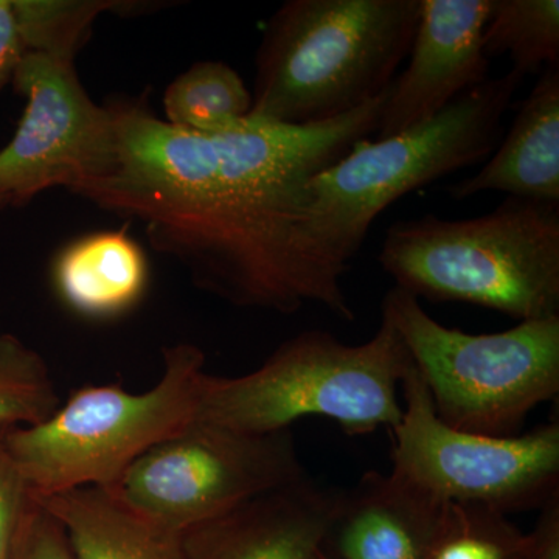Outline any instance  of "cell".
<instances>
[{"label": "cell", "instance_id": "obj_1", "mask_svg": "<svg viewBox=\"0 0 559 559\" xmlns=\"http://www.w3.org/2000/svg\"><path fill=\"white\" fill-rule=\"evenodd\" d=\"M388 92L329 123L248 117L218 134L173 127L146 98H119L108 105L112 162L80 197L142 221L157 252L231 307L289 316L312 304L353 322L342 286L349 267L311 237L307 189L377 132Z\"/></svg>", "mask_w": 559, "mask_h": 559}, {"label": "cell", "instance_id": "obj_2", "mask_svg": "<svg viewBox=\"0 0 559 559\" xmlns=\"http://www.w3.org/2000/svg\"><path fill=\"white\" fill-rule=\"evenodd\" d=\"M418 20L419 0H288L264 25L250 119L310 127L377 100Z\"/></svg>", "mask_w": 559, "mask_h": 559}, {"label": "cell", "instance_id": "obj_3", "mask_svg": "<svg viewBox=\"0 0 559 559\" xmlns=\"http://www.w3.org/2000/svg\"><path fill=\"white\" fill-rule=\"evenodd\" d=\"M395 288L520 322L559 318V204L507 198L487 215H429L389 227L380 253Z\"/></svg>", "mask_w": 559, "mask_h": 559}, {"label": "cell", "instance_id": "obj_4", "mask_svg": "<svg viewBox=\"0 0 559 559\" xmlns=\"http://www.w3.org/2000/svg\"><path fill=\"white\" fill-rule=\"evenodd\" d=\"M412 369L409 352L385 316L374 336L359 345L344 344L329 331H301L250 373L205 371L194 421L271 433L318 417L349 437L393 430L403 417L401 382Z\"/></svg>", "mask_w": 559, "mask_h": 559}, {"label": "cell", "instance_id": "obj_5", "mask_svg": "<svg viewBox=\"0 0 559 559\" xmlns=\"http://www.w3.org/2000/svg\"><path fill=\"white\" fill-rule=\"evenodd\" d=\"M522 80L513 69L489 79L417 127L359 140L316 175L307 189L308 229L323 252L352 267L371 224L393 202L491 156Z\"/></svg>", "mask_w": 559, "mask_h": 559}, {"label": "cell", "instance_id": "obj_6", "mask_svg": "<svg viewBox=\"0 0 559 559\" xmlns=\"http://www.w3.org/2000/svg\"><path fill=\"white\" fill-rule=\"evenodd\" d=\"M162 360L160 380L146 392L86 385L46 421L9 430L11 454L33 496L112 488L143 452L197 419L204 352L182 342L164 348Z\"/></svg>", "mask_w": 559, "mask_h": 559}, {"label": "cell", "instance_id": "obj_7", "mask_svg": "<svg viewBox=\"0 0 559 559\" xmlns=\"http://www.w3.org/2000/svg\"><path fill=\"white\" fill-rule=\"evenodd\" d=\"M409 352L433 411L451 428L491 437L522 433L525 419L559 393V318L469 334L441 325L393 286L381 305Z\"/></svg>", "mask_w": 559, "mask_h": 559}, {"label": "cell", "instance_id": "obj_8", "mask_svg": "<svg viewBox=\"0 0 559 559\" xmlns=\"http://www.w3.org/2000/svg\"><path fill=\"white\" fill-rule=\"evenodd\" d=\"M307 476L290 429L249 433L193 421L143 452L106 489L154 527L180 536Z\"/></svg>", "mask_w": 559, "mask_h": 559}, {"label": "cell", "instance_id": "obj_9", "mask_svg": "<svg viewBox=\"0 0 559 559\" xmlns=\"http://www.w3.org/2000/svg\"><path fill=\"white\" fill-rule=\"evenodd\" d=\"M403 417L393 436L392 473L440 502L476 503L500 513L540 510L559 498V425L513 437L451 428L412 369L401 382Z\"/></svg>", "mask_w": 559, "mask_h": 559}, {"label": "cell", "instance_id": "obj_10", "mask_svg": "<svg viewBox=\"0 0 559 559\" xmlns=\"http://www.w3.org/2000/svg\"><path fill=\"white\" fill-rule=\"evenodd\" d=\"M25 98L17 130L0 150V200L24 207L44 191L83 193L114 157V119L79 79L75 61L25 50L13 80Z\"/></svg>", "mask_w": 559, "mask_h": 559}, {"label": "cell", "instance_id": "obj_11", "mask_svg": "<svg viewBox=\"0 0 559 559\" xmlns=\"http://www.w3.org/2000/svg\"><path fill=\"white\" fill-rule=\"evenodd\" d=\"M491 0H419L409 66L393 80L378 139L432 119L463 94L487 83L484 31Z\"/></svg>", "mask_w": 559, "mask_h": 559}, {"label": "cell", "instance_id": "obj_12", "mask_svg": "<svg viewBox=\"0 0 559 559\" xmlns=\"http://www.w3.org/2000/svg\"><path fill=\"white\" fill-rule=\"evenodd\" d=\"M341 489L304 477L180 535L182 559H312Z\"/></svg>", "mask_w": 559, "mask_h": 559}, {"label": "cell", "instance_id": "obj_13", "mask_svg": "<svg viewBox=\"0 0 559 559\" xmlns=\"http://www.w3.org/2000/svg\"><path fill=\"white\" fill-rule=\"evenodd\" d=\"M440 502L390 471L341 491L322 550L331 559H425Z\"/></svg>", "mask_w": 559, "mask_h": 559}, {"label": "cell", "instance_id": "obj_14", "mask_svg": "<svg viewBox=\"0 0 559 559\" xmlns=\"http://www.w3.org/2000/svg\"><path fill=\"white\" fill-rule=\"evenodd\" d=\"M485 191L559 204V66L539 73L506 139L476 175L448 187L454 200Z\"/></svg>", "mask_w": 559, "mask_h": 559}, {"label": "cell", "instance_id": "obj_15", "mask_svg": "<svg viewBox=\"0 0 559 559\" xmlns=\"http://www.w3.org/2000/svg\"><path fill=\"white\" fill-rule=\"evenodd\" d=\"M51 280L62 304L87 319H114L138 307L150 282L142 246L127 230L84 235L61 249Z\"/></svg>", "mask_w": 559, "mask_h": 559}, {"label": "cell", "instance_id": "obj_16", "mask_svg": "<svg viewBox=\"0 0 559 559\" xmlns=\"http://www.w3.org/2000/svg\"><path fill=\"white\" fill-rule=\"evenodd\" d=\"M33 498L60 522L75 559H182L180 536L154 527L109 489L84 487Z\"/></svg>", "mask_w": 559, "mask_h": 559}, {"label": "cell", "instance_id": "obj_17", "mask_svg": "<svg viewBox=\"0 0 559 559\" xmlns=\"http://www.w3.org/2000/svg\"><path fill=\"white\" fill-rule=\"evenodd\" d=\"M252 109V94L230 66L201 61L173 81L164 95L168 123L198 134L241 127Z\"/></svg>", "mask_w": 559, "mask_h": 559}, {"label": "cell", "instance_id": "obj_18", "mask_svg": "<svg viewBox=\"0 0 559 559\" xmlns=\"http://www.w3.org/2000/svg\"><path fill=\"white\" fill-rule=\"evenodd\" d=\"M484 49L488 58L509 55L524 76L559 66L558 0H491Z\"/></svg>", "mask_w": 559, "mask_h": 559}, {"label": "cell", "instance_id": "obj_19", "mask_svg": "<svg viewBox=\"0 0 559 559\" xmlns=\"http://www.w3.org/2000/svg\"><path fill=\"white\" fill-rule=\"evenodd\" d=\"M425 559H527V538L500 511L444 502Z\"/></svg>", "mask_w": 559, "mask_h": 559}, {"label": "cell", "instance_id": "obj_20", "mask_svg": "<svg viewBox=\"0 0 559 559\" xmlns=\"http://www.w3.org/2000/svg\"><path fill=\"white\" fill-rule=\"evenodd\" d=\"M25 50L75 61L92 25L105 11L132 13L148 3L116 0H11Z\"/></svg>", "mask_w": 559, "mask_h": 559}, {"label": "cell", "instance_id": "obj_21", "mask_svg": "<svg viewBox=\"0 0 559 559\" xmlns=\"http://www.w3.org/2000/svg\"><path fill=\"white\" fill-rule=\"evenodd\" d=\"M60 406L46 359L14 334H0V429L39 425Z\"/></svg>", "mask_w": 559, "mask_h": 559}, {"label": "cell", "instance_id": "obj_22", "mask_svg": "<svg viewBox=\"0 0 559 559\" xmlns=\"http://www.w3.org/2000/svg\"><path fill=\"white\" fill-rule=\"evenodd\" d=\"M0 429V559H10L14 538L32 502V491L11 454L7 433Z\"/></svg>", "mask_w": 559, "mask_h": 559}, {"label": "cell", "instance_id": "obj_23", "mask_svg": "<svg viewBox=\"0 0 559 559\" xmlns=\"http://www.w3.org/2000/svg\"><path fill=\"white\" fill-rule=\"evenodd\" d=\"M10 559H75L60 522L33 495L17 528Z\"/></svg>", "mask_w": 559, "mask_h": 559}, {"label": "cell", "instance_id": "obj_24", "mask_svg": "<svg viewBox=\"0 0 559 559\" xmlns=\"http://www.w3.org/2000/svg\"><path fill=\"white\" fill-rule=\"evenodd\" d=\"M25 46L11 0H0V91L11 83Z\"/></svg>", "mask_w": 559, "mask_h": 559}, {"label": "cell", "instance_id": "obj_25", "mask_svg": "<svg viewBox=\"0 0 559 559\" xmlns=\"http://www.w3.org/2000/svg\"><path fill=\"white\" fill-rule=\"evenodd\" d=\"M539 518L527 538V559H559V498L539 510Z\"/></svg>", "mask_w": 559, "mask_h": 559}, {"label": "cell", "instance_id": "obj_26", "mask_svg": "<svg viewBox=\"0 0 559 559\" xmlns=\"http://www.w3.org/2000/svg\"><path fill=\"white\" fill-rule=\"evenodd\" d=\"M312 559H331V558L329 557V555H326V554H325V551H323L322 549H320V550L318 551V554H316V557H314V558H312Z\"/></svg>", "mask_w": 559, "mask_h": 559}, {"label": "cell", "instance_id": "obj_27", "mask_svg": "<svg viewBox=\"0 0 559 559\" xmlns=\"http://www.w3.org/2000/svg\"><path fill=\"white\" fill-rule=\"evenodd\" d=\"M3 207H7V205H5V204H3V201H2V200H0V209H3Z\"/></svg>", "mask_w": 559, "mask_h": 559}]
</instances>
